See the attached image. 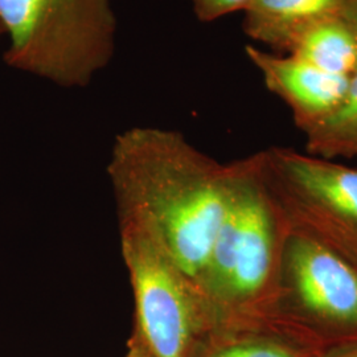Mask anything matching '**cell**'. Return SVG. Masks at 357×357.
Masks as SVG:
<instances>
[{"instance_id":"obj_2","label":"cell","mask_w":357,"mask_h":357,"mask_svg":"<svg viewBox=\"0 0 357 357\" xmlns=\"http://www.w3.org/2000/svg\"><path fill=\"white\" fill-rule=\"evenodd\" d=\"M290 229L264 150L234 160L228 209L200 280L216 335L274 330L314 339L282 314V264Z\"/></svg>"},{"instance_id":"obj_5","label":"cell","mask_w":357,"mask_h":357,"mask_svg":"<svg viewBox=\"0 0 357 357\" xmlns=\"http://www.w3.org/2000/svg\"><path fill=\"white\" fill-rule=\"evenodd\" d=\"M281 310L286 319L333 344L357 342L356 268L293 224L283 253Z\"/></svg>"},{"instance_id":"obj_10","label":"cell","mask_w":357,"mask_h":357,"mask_svg":"<svg viewBox=\"0 0 357 357\" xmlns=\"http://www.w3.org/2000/svg\"><path fill=\"white\" fill-rule=\"evenodd\" d=\"M333 348L274 330L216 335L200 357H323Z\"/></svg>"},{"instance_id":"obj_12","label":"cell","mask_w":357,"mask_h":357,"mask_svg":"<svg viewBox=\"0 0 357 357\" xmlns=\"http://www.w3.org/2000/svg\"><path fill=\"white\" fill-rule=\"evenodd\" d=\"M268 169V168H266ZM286 215L291 224L318 237L323 243L343 255L357 270V230L327 216L318 209L305 204L280 190L268 178Z\"/></svg>"},{"instance_id":"obj_8","label":"cell","mask_w":357,"mask_h":357,"mask_svg":"<svg viewBox=\"0 0 357 357\" xmlns=\"http://www.w3.org/2000/svg\"><path fill=\"white\" fill-rule=\"evenodd\" d=\"M349 0H250L243 11L246 36L277 52L323 19L343 15Z\"/></svg>"},{"instance_id":"obj_4","label":"cell","mask_w":357,"mask_h":357,"mask_svg":"<svg viewBox=\"0 0 357 357\" xmlns=\"http://www.w3.org/2000/svg\"><path fill=\"white\" fill-rule=\"evenodd\" d=\"M121 252L134 294L135 335L153 357H200L217 333L199 284L139 227L119 221Z\"/></svg>"},{"instance_id":"obj_7","label":"cell","mask_w":357,"mask_h":357,"mask_svg":"<svg viewBox=\"0 0 357 357\" xmlns=\"http://www.w3.org/2000/svg\"><path fill=\"white\" fill-rule=\"evenodd\" d=\"M245 53L268 91L287 105L303 134L333 114L344 100L348 77L330 75L293 54L262 51L253 44L245 47Z\"/></svg>"},{"instance_id":"obj_3","label":"cell","mask_w":357,"mask_h":357,"mask_svg":"<svg viewBox=\"0 0 357 357\" xmlns=\"http://www.w3.org/2000/svg\"><path fill=\"white\" fill-rule=\"evenodd\" d=\"M4 63L65 89L86 88L113 61V0H0Z\"/></svg>"},{"instance_id":"obj_17","label":"cell","mask_w":357,"mask_h":357,"mask_svg":"<svg viewBox=\"0 0 357 357\" xmlns=\"http://www.w3.org/2000/svg\"><path fill=\"white\" fill-rule=\"evenodd\" d=\"M4 33V31H3V26H1V24H0V36Z\"/></svg>"},{"instance_id":"obj_1","label":"cell","mask_w":357,"mask_h":357,"mask_svg":"<svg viewBox=\"0 0 357 357\" xmlns=\"http://www.w3.org/2000/svg\"><path fill=\"white\" fill-rule=\"evenodd\" d=\"M119 221L150 233L200 287L229 204L233 162L220 163L175 130L135 126L107 163Z\"/></svg>"},{"instance_id":"obj_9","label":"cell","mask_w":357,"mask_h":357,"mask_svg":"<svg viewBox=\"0 0 357 357\" xmlns=\"http://www.w3.org/2000/svg\"><path fill=\"white\" fill-rule=\"evenodd\" d=\"M287 54L335 76L357 73V26L347 15H336L308 26L290 45Z\"/></svg>"},{"instance_id":"obj_15","label":"cell","mask_w":357,"mask_h":357,"mask_svg":"<svg viewBox=\"0 0 357 357\" xmlns=\"http://www.w3.org/2000/svg\"><path fill=\"white\" fill-rule=\"evenodd\" d=\"M323 357H357V342L333 348Z\"/></svg>"},{"instance_id":"obj_14","label":"cell","mask_w":357,"mask_h":357,"mask_svg":"<svg viewBox=\"0 0 357 357\" xmlns=\"http://www.w3.org/2000/svg\"><path fill=\"white\" fill-rule=\"evenodd\" d=\"M125 357H153V355L142 344L141 340L131 333V337L128 339V354Z\"/></svg>"},{"instance_id":"obj_16","label":"cell","mask_w":357,"mask_h":357,"mask_svg":"<svg viewBox=\"0 0 357 357\" xmlns=\"http://www.w3.org/2000/svg\"><path fill=\"white\" fill-rule=\"evenodd\" d=\"M345 15L357 26V0H349L348 1Z\"/></svg>"},{"instance_id":"obj_13","label":"cell","mask_w":357,"mask_h":357,"mask_svg":"<svg viewBox=\"0 0 357 357\" xmlns=\"http://www.w3.org/2000/svg\"><path fill=\"white\" fill-rule=\"evenodd\" d=\"M192 10L202 23H212L228 15L243 13L250 0H191Z\"/></svg>"},{"instance_id":"obj_11","label":"cell","mask_w":357,"mask_h":357,"mask_svg":"<svg viewBox=\"0 0 357 357\" xmlns=\"http://www.w3.org/2000/svg\"><path fill=\"white\" fill-rule=\"evenodd\" d=\"M306 153L324 159L357 158V73L349 78L337 110L305 132Z\"/></svg>"},{"instance_id":"obj_6","label":"cell","mask_w":357,"mask_h":357,"mask_svg":"<svg viewBox=\"0 0 357 357\" xmlns=\"http://www.w3.org/2000/svg\"><path fill=\"white\" fill-rule=\"evenodd\" d=\"M264 155L280 190L357 230V168L289 147L274 146Z\"/></svg>"}]
</instances>
